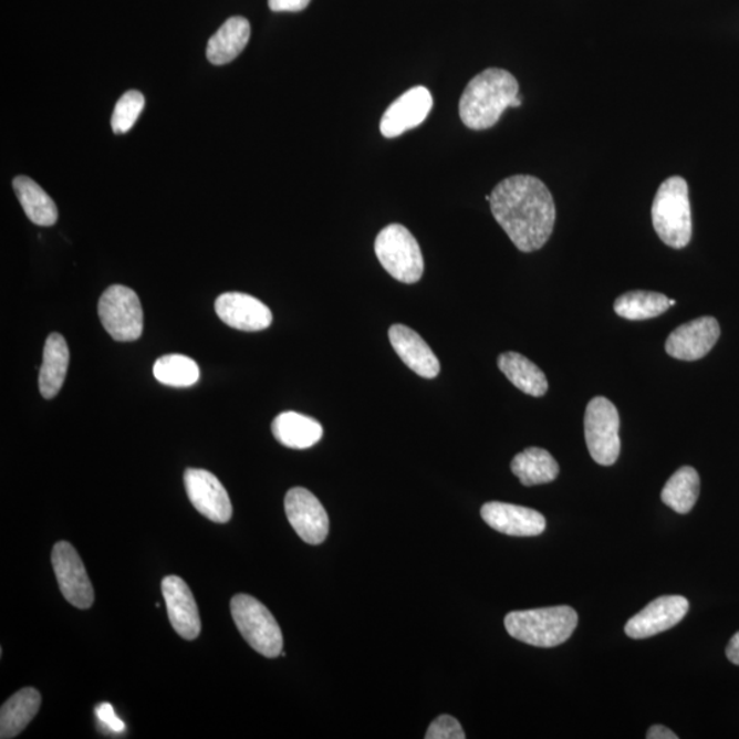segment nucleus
I'll return each instance as SVG.
<instances>
[{"mask_svg":"<svg viewBox=\"0 0 739 739\" xmlns=\"http://www.w3.org/2000/svg\"><path fill=\"white\" fill-rule=\"evenodd\" d=\"M490 210L522 252L541 250L556 222V207L547 185L533 176L506 178L490 194Z\"/></svg>","mask_w":739,"mask_h":739,"instance_id":"1","label":"nucleus"},{"mask_svg":"<svg viewBox=\"0 0 739 739\" xmlns=\"http://www.w3.org/2000/svg\"><path fill=\"white\" fill-rule=\"evenodd\" d=\"M518 96L519 84L510 72L487 69L467 84L459 103L460 118L472 131L492 128Z\"/></svg>","mask_w":739,"mask_h":739,"instance_id":"2","label":"nucleus"},{"mask_svg":"<svg viewBox=\"0 0 739 739\" xmlns=\"http://www.w3.org/2000/svg\"><path fill=\"white\" fill-rule=\"evenodd\" d=\"M504 625L512 638L539 648H553L573 635L579 625V614L569 605L513 611L506 616Z\"/></svg>","mask_w":739,"mask_h":739,"instance_id":"3","label":"nucleus"},{"mask_svg":"<svg viewBox=\"0 0 739 739\" xmlns=\"http://www.w3.org/2000/svg\"><path fill=\"white\" fill-rule=\"evenodd\" d=\"M652 222L664 244L683 250L691 240L689 187L685 178L674 176L663 181L652 206Z\"/></svg>","mask_w":739,"mask_h":739,"instance_id":"4","label":"nucleus"},{"mask_svg":"<svg viewBox=\"0 0 739 739\" xmlns=\"http://www.w3.org/2000/svg\"><path fill=\"white\" fill-rule=\"evenodd\" d=\"M375 256L383 268L404 284H415L423 279L425 261L417 239L406 227L392 223L381 230L375 239Z\"/></svg>","mask_w":739,"mask_h":739,"instance_id":"5","label":"nucleus"},{"mask_svg":"<svg viewBox=\"0 0 739 739\" xmlns=\"http://www.w3.org/2000/svg\"><path fill=\"white\" fill-rule=\"evenodd\" d=\"M233 621L252 649L269 659L282 654V633L271 612L248 594H236L230 603Z\"/></svg>","mask_w":739,"mask_h":739,"instance_id":"6","label":"nucleus"},{"mask_svg":"<svg viewBox=\"0 0 739 739\" xmlns=\"http://www.w3.org/2000/svg\"><path fill=\"white\" fill-rule=\"evenodd\" d=\"M621 419L614 403L599 396L589 402L585 438L589 454L596 464L612 466L621 454Z\"/></svg>","mask_w":739,"mask_h":739,"instance_id":"7","label":"nucleus"},{"mask_svg":"<svg viewBox=\"0 0 739 739\" xmlns=\"http://www.w3.org/2000/svg\"><path fill=\"white\" fill-rule=\"evenodd\" d=\"M103 327L115 342H135L143 333L140 299L131 288L113 285L103 292L97 305Z\"/></svg>","mask_w":739,"mask_h":739,"instance_id":"8","label":"nucleus"},{"mask_svg":"<svg viewBox=\"0 0 739 739\" xmlns=\"http://www.w3.org/2000/svg\"><path fill=\"white\" fill-rule=\"evenodd\" d=\"M51 562L63 597L80 610H89L94 604L95 593L83 560L72 544L56 542Z\"/></svg>","mask_w":739,"mask_h":739,"instance_id":"9","label":"nucleus"},{"mask_svg":"<svg viewBox=\"0 0 739 739\" xmlns=\"http://www.w3.org/2000/svg\"><path fill=\"white\" fill-rule=\"evenodd\" d=\"M185 490L189 501L201 516L216 523H228L233 507L227 489L210 471L188 469L184 475Z\"/></svg>","mask_w":739,"mask_h":739,"instance_id":"10","label":"nucleus"},{"mask_svg":"<svg viewBox=\"0 0 739 739\" xmlns=\"http://www.w3.org/2000/svg\"><path fill=\"white\" fill-rule=\"evenodd\" d=\"M288 521L300 539L320 545L329 534V517L321 501L310 490L293 488L285 496Z\"/></svg>","mask_w":739,"mask_h":739,"instance_id":"11","label":"nucleus"},{"mask_svg":"<svg viewBox=\"0 0 739 739\" xmlns=\"http://www.w3.org/2000/svg\"><path fill=\"white\" fill-rule=\"evenodd\" d=\"M720 337L719 322L702 316L675 329L666 342V351L675 360L695 362L706 356Z\"/></svg>","mask_w":739,"mask_h":739,"instance_id":"12","label":"nucleus"},{"mask_svg":"<svg viewBox=\"0 0 739 739\" xmlns=\"http://www.w3.org/2000/svg\"><path fill=\"white\" fill-rule=\"evenodd\" d=\"M689 611V602L684 596H662L646 605L627 622L628 637L643 639L669 631L677 626Z\"/></svg>","mask_w":739,"mask_h":739,"instance_id":"13","label":"nucleus"},{"mask_svg":"<svg viewBox=\"0 0 739 739\" xmlns=\"http://www.w3.org/2000/svg\"><path fill=\"white\" fill-rule=\"evenodd\" d=\"M433 108V96L426 86L418 85L404 92L386 110L381 119V133L394 138L409 129L417 128L427 118Z\"/></svg>","mask_w":739,"mask_h":739,"instance_id":"14","label":"nucleus"},{"mask_svg":"<svg viewBox=\"0 0 739 739\" xmlns=\"http://www.w3.org/2000/svg\"><path fill=\"white\" fill-rule=\"evenodd\" d=\"M216 311L219 320L242 332H261L273 322L268 305L247 293H222L216 300Z\"/></svg>","mask_w":739,"mask_h":739,"instance_id":"15","label":"nucleus"},{"mask_svg":"<svg viewBox=\"0 0 739 739\" xmlns=\"http://www.w3.org/2000/svg\"><path fill=\"white\" fill-rule=\"evenodd\" d=\"M162 594L176 633L184 639L198 638L201 632L199 608L187 583L180 576H166L162 581Z\"/></svg>","mask_w":739,"mask_h":739,"instance_id":"16","label":"nucleus"},{"mask_svg":"<svg viewBox=\"0 0 739 739\" xmlns=\"http://www.w3.org/2000/svg\"><path fill=\"white\" fill-rule=\"evenodd\" d=\"M481 517L490 528L512 537L540 535L547 528L545 518L539 511L508 502H487L481 508Z\"/></svg>","mask_w":739,"mask_h":739,"instance_id":"17","label":"nucleus"},{"mask_svg":"<svg viewBox=\"0 0 739 739\" xmlns=\"http://www.w3.org/2000/svg\"><path fill=\"white\" fill-rule=\"evenodd\" d=\"M389 342L400 360L420 377L431 379L440 374V362L419 334L406 325L391 326Z\"/></svg>","mask_w":739,"mask_h":739,"instance_id":"18","label":"nucleus"},{"mask_svg":"<svg viewBox=\"0 0 739 739\" xmlns=\"http://www.w3.org/2000/svg\"><path fill=\"white\" fill-rule=\"evenodd\" d=\"M250 22L244 17H230L210 38L207 44V60L212 65H227L242 53L250 42Z\"/></svg>","mask_w":739,"mask_h":739,"instance_id":"19","label":"nucleus"},{"mask_svg":"<svg viewBox=\"0 0 739 739\" xmlns=\"http://www.w3.org/2000/svg\"><path fill=\"white\" fill-rule=\"evenodd\" d=\"M69 362V346L60 333L50 334L45 340L43 363L40 367L39 388L44 398H53L60 394L65 383Z\"/></svg>","mask_w":739,"mask_h":739,"instance_id":"20","label":"nucleus"},{"mask_svg":"<svg viewBox=\"0 0 739 739\" xmlns=\"http://www.w3.org/2000/svg\"><path fill=\"white\" fill-rule=\"evenodd\" d=\"M275 440L292 449H309L321 441L323 427L314 418L303 414L287 412L271 424Z\"/></svg>","mask_w":739,"mask_h":739,"instance_id":"21","label":"nucleus"},{"mask_svg":"<svg viewBox=\"0 0 739 739\" xmlns=\"http://www.w3.org/2000/svg\"><path fill=\"white\" fill-rule=\"evenodd\" d=\"M42 706V696L33 687H25L11 696L0 709V738L11 739L20 736L38 715Z\"/></svg>","mask_w":739,"mask_h":739,"instance_id":"22","label":"nucleus"},{"mask_svg":"<svg viewBox=\"0 0 739 739\" xmlns=\"http://www.w3.org/2000/svg\"><path fill=\"white\" fill-rule=\"evenodd\" d=\"M499 368L511 384L516 385L523 394L541 397L548 392V379L544 372L527 356L518 352H506L499 356Z\"/></svg>","mask_w":739,"mask_h":739,"instance_id":"23","label":"nucleus"},{"mask_svg":"<svg viewBox=\"0 0 739 739\" xmlns=\"http://www.w3.org/2000/svg\"><path fill=\"white\" fill-rule=\"evenodd\" d=\"M511 470L524 487L550 483L559 476V465L548 450L537 447L524 449L511 461Z\"/></svg>","mask_w":739,"mask_h":739,"instance_id":"24","label":"nucleus"},{"mask_svg":"<svg viewBox=\"0 0 739 739\" xmlns=\"http://www.w3.org/2000/svg\"><path fill=\"white\" fill-rule=\"evenodd\" d=\"M13 187L27 217L39 227H53L58 221V209L50 195L32 178L19 176Z\"/></svg>","mask_w":739,"mask_h":739,"instance_id":"25","label":"nucleus"},{"mask_svg":"<svg viewBox=\"0 0 739 739\" xmlns=\"http://www.w3.org/2000/svg\"><path fill=\"white\" fill-rule=\"evenodd\" d=\"M698 496H700V476L693 467L685 466L668 479L666 487L663 488L662 500L675 512L685 516L693 510Z\"/></svg>","mask_w":739,"mask_h":739,"instance_id":"26","label":"nucleus"},{"mask_svg":"<svg viewBox=\"0 0 739 739\" xmlns=\"http://www.w3.org/2000/svg\"><path fill=\"white\" fill-rule=\"evenodd\" d=\"M668 302L669 299L659 292L632 291L615 300L614 310L625 320L645 321L666 313Z\"/></svg>","mask_w":739,"mask_h":739,"instance_id":"27","label":"nucleus"},{"mask_svg":"<svg viewBox=\"0 0 739 739\" xmlns=\"http://www.w3.org/2000/svg\"><path fill=\"white\" fill-rule=\"evenodd\" d=\"M155 378L160 384L173 388H188L198 383L200 370L198 363L184 355H165L154 365Z\"/></svg>","mask_w":739,"mask_h":739,"instance_id":"28","label":"nucleus"},{"mask_svg":"<svg viewBox=\"0 0 739 739\" xmlns=\"http://www.w3.org/2000/svg\"><path fill=\"white\" fill-rule=\"evenodd\" d=\"M144 105H146V101L138 91H128L121 96L117 105H115L112 118V128L115 135H124L132 129V126L140 117Z\"/></svg>","mask_w":739,"mask_h":739,"instance_id":"29","label":"nucleus"},{"mask_svg":"<svg viewBox=\"0 0 739 739\" xmlns=\"http://www.w3.org/2000/svg\"><path fill=\"white\" fill-rule=\"evenodd\" d=\"M426 739H465L466 735L458 720L449 715H441L427 729Z\"/></svg>","mask_w":739,"mask_h":739,"instance_id":"30","label":"nucleus"},{"mask_svg":"<svg viewBox=\"0 0 739 739\" xmlns=\"http://www.w3.org/2000/svg\"><path fill=\"white\" fill-rule=\"evenodd\" d=\"M95 712L97 719H100L101 724L105 726L107 730L118 732V735L119 732L125 731V724L118 718L117 714H115L112 704H100V706L96 707Z\"/></svg>","mask_w":739,"mask_h":739,"instance_id":"31","label":"nucleus"},{"mask_svg":"<svg viewBox=\"0 0 739 739\" xmlns=\"http://www.w3.org/2000/svg\"><path fill=\"white\" fill-rule=\"evenodd\" d=\"M311 0H269V8L275 13H282V11H291V13H298L302 11L310 4Z\"/></svg>","mask_w":739,"mask_h":739,"instance_id":"32","label":"nucleus"},{"mask_svg":"<svg viewBox=\"0 0 739 739\" xmlns=\"http://www.w3.org/2000/svg\"><path fill=\"white\" fill-rule=\"evenodd\" d=\"M648 739H677L678 736L674 731L667 729V727L655 725L652 726L646 735Z\"/></svg>","mask_w":739,"mask_h":739,"instance_id":"33","label":"nucleus"},{"mask_svg":"<svg viewBox=\"0 0 739 739\" xmlns=\"http://www.w3.org/2000/svg\"><path fill=\"white\" fill-rule=\"evenodd\" d=\"M726 655L727 659L739 666V632L732 635L729 645H727Z\"/></svg>","mask_w":739,"mask_h":739,"instance_id":"34","label":"nucleus"},{"mask_svg":"<svg viewBox=\"0 0 739 739\" xmlns=\"http://www.w3.org/2000/svg\"><path fill=\"white\" fill-rule=\"evenodd\" d=\"M668 304H669V308H673V305L677 304V302H675V300H669Z\"/></svg>","mask_w":739,"mask_h":739,"instance_id":"35","label":"nucleus"}]
</instances>
